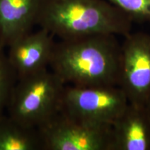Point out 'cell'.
Segmentation results:
<instances>
[{"label": "cell", "instance_id": "cell-1", "mask_svg": "<svg viewBox=\"0 0 150 150\" xmlns=\"http://www.w3.org/2000/svg\"><path fill=\"white\" fill-rule=\"evenodd\" d=\"M116 36L97 34L60 40L55 43L49 67L66 85L118 86L121 45Z\"/></svg>", "mask_w": 150, "mask_h": 150}, {"label": "cell", "instance_id": "cell-2", "mask_svg": "<svg viewBox=\"0 0 150 150\" xmlns=\"http://www.w3.org/2000/svg\"><path fill=\"white\" fill-rule=\"evenodd\" d=\"M133 23L107 0H42L36 25L60 40H72L97 34L125 37Z\"/></svg>", "mask_w": 150, "mask_h": 150}, {"label": "cell", "instance_id": "cell-3", "mask_svg": "<svg viewBox=\"0 0 150 150\" xmlns=\"http://www.w3.org/2000/svg\"><path fill=\"white\" fill-rule=\"evenodd\" d=\"M65 86L49 68L19 78L7 104L8 114L25 126L39 129L61 110Z\"/></svg>", "mask_w": 150, "mask_h": 150}, {"label": "cell", "instance_id": "cell-4", "mask_svg": "<svg viewBox=\"0 0 150 150\" xmlns=\"http://www.w3.org/2000/svg\"><path fill=\"white\" fill-rule=\"evenodd\" d=\"M38 129L43 150H112L111 125L86 122L62 110Z\"/></svg>", "mask_w": 150, "mask_h": 150}, {"label": "cell", "instance_id": "cell-5", "mask_svg": "<svg viewBox=\"0 0 150 150\" xmlns=\"http://www.w3.org/2000/svg\"><path fill=\"white\" fill-rule=\"evenodd\" d=\"M129 101L117 86L77 87L66 85L61 110L74 119L112 125Z\"/></svg>", "mask_w": 150, "mask_h": 150}, {"label": "cell", "instance_id": "cell-6", "mask_svg": "<svg viewBox=\"0 0 150 150\" xmlns=\"http://www.w3.org/2000/svg\"><path fill=\"white\" fill-rule=\"evenodd\" d=\"M124 38L118 86L129 103L146 106L150 100V33L131 32Z\"/></svg>", "mask_w": 150, "mask_h": 150}, {"label": "cell", "instance_id": "cell-7", "mask_svg": "<svg viewBox=\"0 0 150 150\" xmlns=\"http://www.w3.org/2000/svg\"><path fill=\"white\" fill-rule=\"evenodd\" d=\"M54 37L40 28L19 38L8 47V61L18 79L49 68L56 43Z\"/></svg>", "mask_w": 150, "mask_h": 150}, {"label": "cell", "instance_id": "cell-8", "mask_svg": "<svg viewBox=\"0 0 150 150\" xmlns=\"http://www.w3.org/2000/svg\"><path fill=\"white\" fill-rule=\"evenodd\" d=\"M111 126L112 150H150V115L146 106L129 102Z\"/></svg>", "mask_w": 150, "mask_h": 150}, {"label": "cell", "instance_id": "cell-9", "mask_svg": "<svg viewBox=\"0 0 150 150\" xmlns=\"http://www.w3.org/2000/svg\"><path fill=\"white\" fill-rule=\"evenodd\" d=\"M42 0H0V43L8 47L36 25Z\"/></svg>", "mask_w": 150, "mask_h": 150}, {"label": "cell", "instance_id": "cell-10", "mask_svg": "<svg viewBox=\"0 0 150 150\" xmlns=\"http://www.w3.org/2000/svg\"><path fill=\"white\" fill-rule=\"evenodd\" d=\"M0 150H43L38 129L0 114Z\"/></svg>", "mask_w": 150, "mask_h": 150}, {"label": "cell", "instance_id": "cell-11", "mask_svg": "<svg viewBox=\"0 0 150 150\" xmlns=\"http://www.w3.org/2000/svg\"><path fill=\"white\" fill-rule=\"evenodd\" d=\"M6 47L0 43V114L7 107L11 92L18 76L5 53Z\"/></svg>", "mask_w": 150, "mask_h": 150}, {"label": "cell", "instance_id": "cell-12", "mask_svg": "<svg viewBox=\"0 0 150 150\" xmlns=\"http://www.w3.org/2000/svg\"><path fill=\"white\" fill-rule=\"evenodd\" d=\"M134 22L150 24V0H107Z\"/></svg>", "mask_w": 150, "mask_h": 150}, {"label": "cell", "instance_id": "cell-13", "mask_svg": "<svg viewBox=\"0 0 150 150\" xmlns=\"http://www.w3.org/2000/svg\"><path fill=\"white\" fill-rule=\"evenodd\" d=\"M146 106H147V110H148V111H149V115H150V100L149 101V102L147 103V104L146 105Z\"/></svg>", "mask_w": 150, "mask_h": 150}]
</instances>
